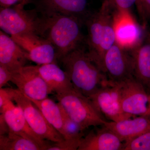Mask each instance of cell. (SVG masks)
Wrapping results in <instances>:
<instances>
[{
  "label": "cell",
  "instance_id": "obj_1",
  "mask_svg": "<svg viewBox=\"0 0 150 150\" xmlns=\"http://www.w3.org/2000/svg\"><path fill=\"white\" fill-rule=\"evenodd\" d=\"M59 62L69 75L74 88L87 97L109 84L104 73L81 45Z\"/></svg>",
  "mask_w": 150,
  "mask_h": 150
},
{
  "label": "cell",
  "instance_id": "obj_2",
  "mask_svg": "<svg viewBox=\"0 0 150 150\" xmlns=\"http://www.w3.org/2000/svg\"><path fill=\"white\" fill-rule=\"evenodd\" d=\"M41 16V36L54 46L57 61L81 45L83 37L81 29L83 22L80 20L57 13Z\"/></svg>",
  "mask_w": 150,
  "mask_h": 150
},
{
  "label": "cell",
  "instance_id": "obj_3",
  "mask_svg": "<svg viewBox=\"0 0 150 150\" xmlns=\"http://www.w3.org/2000/svg\"><path fill=\"white\" fill-rule=\"evenodd\" d=\"M55 96L70 118L85 130L106 123L91 100L75 88L56 93Z\"/></svg>",
  "mask_w": 150,
  "mask_h": 150
},
{
  "label": "cell",
  "instance_id": "obj_4",
  "mask_svg": "<svg viewBox=\"0 0 150 150\" xmlns=\"http://www.w3.org/2000/svg\"><path fill=\"white\" fill-rule=\"evenodd\" d=\"M22 3L10 7H1L0 27L11 35L35 34L41 36L42 16L39 17L36 9L26 10Z\"/></svg>",
  "mask_w": 150,
  "mask_h": 150
},
{
  "label": "cell",
  "instance_id": "obj_5",
  "mask_svg": "<svg viewBox=\"0 0 150 150\" xmlns=\"http://www.w3.org/2000/svg\"><path fill=\"white\" fill-rule=\"evenodd\" d=\"M13 100L21 108L28 125L41 139L52 142L64 139L62 134L50 124L41 111L18 89L12 88Z\"/></svg>",
  "mask_w": 150,
  "mask_h": 150
},
{
  "label": "cell",
  "instance_id": "obj_6",
  "mask_svg": "<svg viewBox=\"0 0 150 150\" xmlns=\"http://www.w3.org/2000/svg\"><path fill=\"white\" fill-rule=\"evenodd\" d=\"M115 84L123 112L134 117L149 116L150 97L144 86L134 77Z\"/></svg>",
  "mask_w": 150,
  "mask_h": 150
},
{
  "label": "cell",
  "instance_id": "obj_7",
  "mask_svg": "<svg viewBox=\"0 0 150 150\" xmlns=\"http://www.w3.org/2000/svg\"><path fill=\"white\" fill-rule=\"evenodd\" d=\"M129 52L115 43L105 55L101 69L110 84L134 77V60Z\"/></svg>",
  "mask_w": 150,
  "mask_h": 150
},
{
  "label": "cell",
  "instance_id": "obj_8",
  "mask_svg": "<svg viewBox=\"0 0 150 150\" xmlns=\"http://www.w3.org/2000/svg\"><path fill=\"white\" fill-rule=\"evenodd\" d=\"M112 25L116 43L130 51L142 42V31L129 10L115 9Z\"/></svg>",
  "mask_w": 150,
  "mask_h": 150
},
{
  "label": "cell",
  "instance_id": "obj_9",
  "mask_svg": "<svg viewBox=\"0 0 150 150\" xmlns=\"http://www.w3.org/2000/svg\"><path fill=\"white\" fill-rule=\"evenodd\" d=\"M11 81L23 95L32 99H43L53 93L35 66H25L13 73Z\"/></svg>",
  "mask_w": 150,
  "mask_h": 150
},
{
  "label": "cell",
  "instance_id": "obj_10",
  "mask_svg": "<svg viewBox=\"0 0 150 150\" xmlns=\"http://www.w3.org/2000/svg\"><path fill=\"white\" fill-rule=\"evenodd\" d=\"M11 38L28 54L29 61L38 65L56 63V50L48 40L35 34L11 35Z\"/></svg>",
  "mask_w": 150,
  "mask_h": 150
},
{
  "label": "cell",
  "instance_id": "obj_11",
  "mask_svg": "<svg viewBox=\"0 0 150 150\" xmlns=\"http://www.w3.org/2000/svg\"><path fill=\"white\" fill-rule=\"evenodd\" d=\"M88 98L101 114L111 121L118 122L134 117L121 109L116 84L109 83Z\"/></svg>",
  "mask_w": 150,
  "mask_h": 150
},
{
  "label": "cell",
  "instance_id": "obj_12",
  "mask_svg": "<svg viewBox=\"0 0 150 150\" xmlns=\"http://www.w3.org/2000/svg\"><path fill=\"white\" fill-rule=\"evenodd\" d=\"M13 101L9 100L0 108L1 113L7 123L9 131L46 147V150L49 144L33 132L28 125L21 108L15 105Z\"/></svg>",
  "mask_w": 150,
  "mask_h": 150
},
{
  "label": "cell",
  "instance_id": "obj_13",
  "mask_svg": "<svg viewBox=\"0 0 150 150\" xmlns=\"http://www.w3.org/2000/svg\"><path fill=\"white\" fill-rule=\"evenodd\" d=\"M87 6V0H40L38 11L43 15L57 13L74 17L85 23L91 14Z\"/></svg>",
  "mask_w": 150,
  "mask_h": 150
},
{
  "label": "cell",
  "instance_id": "obj_14",
  "mask_svg": "<svg viewBox=\"0 0 150 150\" xmlns=\"http://www.w3.org/2000/svg\"><path fill=\"white\" fill-rule=\"evenodd\" d=\"M28 54L4 31H0V65L12 73L25 66Z\"/></svg>",
  "mask_w": 150,
  "mask_h": 150
},
{
  "label": "cell",
  "instance_id": "obj_15",
  "mask_svg": "<svg viewBox=\"0 0 150 150\" xmlns=\"http://www.w3.org/2000/svg\"><path fill=\"white\" fill-rule=\"evenodd\" d=\"M102 126V129L92 130L83 137L78 150H122L123 142L113 132Z\"/></svg>",
  "mask_w": 150,
  "mask_h": 150
},
{
  "label": "cell",
  "instance_id": "obj_16",
  "mask_svg": "<svg viewBox=\"0 0 150 150\" xmlns=\"http://www.w3.org/2000/svg\"><path fill=\"white\" fill-rule=\"evenodd\" d=\"M112 131L122 142L130 141L150 131V120L146 116L129 118L118 122H107L103 126Z\"/></svg>",
  "mask_w": 150,
  "mask_h": 150
},
{
  "label": "cell",
  "instance_id": "obj_17",
  "mask_svg": "<svg viewBox=\"0 0 150 150\" xmlns=\"http://www.w3.org/2000/svg\"><path fill=\"white\" fill-rule=\"evenodd\" d=\"M35 67L47 85L56 94L74 88L69 75L56 63L38 65Z\"/></svg>",
  "mask_w": 150,
  "mask_h": 150
},
{
  "label": "cell",
  "instance_id": "obj_18",
  "mask_svg": "<svg viewBox=\"0 0 150 150\" xmlns=\"http://www.w3.org/2000/svg\"><path fill=\"white\" fill-rule=\"evenodd\" d=\"M134 62V77L144 86H150V40L129 51Z\"/></svg>",
  "mask_w": 150,
  "mask_h": 150
},
{
  "label": "cell",
  "instance_id": "obj_19",
  "mask_svg": "<svg viewBox=\"0 0 150 150\" xmlns=\"http://www.w3.org/2000/svg\"><path fill=\"white\" fill-rule=\"evenodd\" d=\"M27 98L41 111L48 123L63 136V114L59 103H56L48 97L40 100Z\"/></svg>",
  "mask_w": 150,
  "mask_h": 150
},
{
  "label": "cell",
  "instance_id": "obj_20",
  "mask_svg": "<svg viewBox=\"0 0 150 150\" xmlns=\"http://www.w3.org/2000/svg\"><path fill=\"white\" fill-rule=\"evenodd\" d=\"M1 150H46V147L9 131L0 135Z\"/></svg>",
  "mask_w": 150,
  "mask_h": 150
},
{
  "label": "cell",
  "instance_id": "obj_21",
  "mask_svg": "<svg viewBox=\"0 0 150 150\" xmlns=\"http://www.w3.org/2000/svg\"><path fill=\"white\" fill-rule=\"evenodd\" d=\"M59 105L61 106L63 114V136L64 139L82 138L84 136L83 132L85 129L70 118L62 106L60 104Z\"/></svg>",
  "mask_w": 150,
  "mask_h": 150
},
{
  "label": "cell",
  "instance_id": "obj_22",
  "mask_svg": "<svg viewBox=\"0 0 150 150\" xmlns=\"http://www.w3.org/2000/svg\"><path fill=\"white\" fill-rule=\"evenodd\" d=\"M122 150H150V131L125 142Z\"/></svg>",
  "mask_w": 150,
  "mask_h": 150
},
{
  "label": "cell",
  "instance_id": "obj_23",
  "mask_svg": "<svg viewBox=\"0 0 150 150\" xmlns=\"http://www.w3.org/2000/svg\"><path fill=\"white\" fill-rule=\"evenodd\" d=\"M81 139H64L60 142L49 144L46 150H78Z\"/></svg>",
  "mask_w": 150,
  "mask_h": 150
},
{
  "label": "cell",
  "instance_id": "obj_24",
  "mask_svg": "<svg viewBox=\"0 0 150 150\" xmlns=\"http://www.w3.org/2000/svg\"><path fill=\"white\" fill-rule=\"evenodd\" d=\"M12 74L6 67L0 65V88L6 86L8 81H11Z\"/></svg>",
  "mask_w": 150,
  "mask_h": 150
},
{
  "label": "cell",
  "instance_id": "obj_25",
  "mask_svg": "<svg viewBox=\"0 0 150 150\" xmlns=\"http://www.w3.org/2000/svg\"><path fill=\"white\" fill-rule=\"evenodd\" d=\"M9 100H13L12 88H0V108Z\"/></svg>",
  "mask_w": 150,
  "mask_h": 150
},
{
  "label": "cell",
  "instance_id": "obj_26",
  "mask_svg": "<svg viewBox=\"0 0 150 150\" xmlns=\"http://www.w3.org/2000/svg\"><path fill=\"white\" fill-rule=\"evenodd\" d=\"M138 0H112L115 9L129 10Z\"/></svg>",
  "mask_w": 150,
  "mask_h": 150
},
{
  "label": "cell",
  "instance_id": "obj_27",
  "mask_svg": "<svg viewBox=\"0 0 150 150\" xmlns=\"http://www.w3.org/2000/svg\"><path fill=\"white\" fill-rule=\"evenodd\" d=\"M33 2V0H0L1 7H10L20 3H24L27 4Z\"/></svg>",
  "mask_w": 150,
  "mask_h": 150
},
{
  "label": "cell",
  "instance_id": "obj_28",
  "mask_svg": "<svg viewBox=\"0 0 150 150\" xmlns=\"http://www.w3.org/2000/svg\"><path fill=\"white\" fill-rule=\"evenodd\" d=\"M137 2L143 13L147 16H150V0H138Z\"/></svg>",
  "mask_w": 150,
  "mask_h": 150
},
{
  "label": "cell",
  "instance_id": "obj_29",
  "mask_svg": "<svg viewBox=\"0 0 150 150\" xmlns=\"http://www.w3.org/2000/svg\"><path fill=\"white\" fill-rule=\"evenodd\" d=\"M9 131L7 123L5 120L2 114L0 115V135H5Z\"/></svg>",
  "mask_w": 150,
  "mask_h": 150
},
{
  "label": "cell",
  "instance_id": "obj_30",
  "mask_svg": "<svg viewBox=\"0 0 150 150\" xmlns=\"http://www.w3.org/2000/svg\"><path fill=\"white\" fill-rule=\"evenodd\" d=\"M149 97H150L149 110V115H150V95H149Z\"/></svg>",
  "mask_w": 150,
  "mask_h": 150
}]
</instances>
